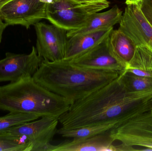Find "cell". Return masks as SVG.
<instances>
[{
  "label": "cell",
  "mask_w": 152,
  "mask_h": 151,
  "mask_svg": "<svg viewBox=\"0 0 152 151\" xmlns=\"http://www.w3.org/2000/svg\"><path fill=\"white\" fill-rule=\"evenodd\" d=\"M152 109V90L129 92L121 74L111 82L73 103L58 118L59 123L65 129L111 121L120 126Z\"/></svg>",
  "instance_id": "1"
},
{
  "label": "cell",
  "mask_w": 152,
  "mask_h": 151,
  "mask_svg": "<svg viewBox=\"0 0 152 151\" xmlns=\"http://www.w3.org/2000/svg\"><path fill=\"white\" fill-rule=\"evenodd\" d=\"M120 74L85 68L63 59H43L33 78L44 87L73 103L111 82Z\"/></svg>",
  "instance_id": "2"
},
{
  "label": "cell",
  "mask_w": 152,
  "mask_h": 151,
  "mask_svg": "<svg viewBox=\"0 0 152 151\" xmlns=\"http://www.w3.org/2000/svg\"><path fill=\"white\" fill-rule=\"evenodd\" d=\"M73 103L37 83L32 77L0 86V110L59 118Z\"/></svg>",
  "instance_id": "3"
},
{
  "label": "cell",
  "mask_w": 152,
  "mask_h": 151,
  "mask_svg": "<svg viewBox=\"0 0 152 151\" xmlns=\"http://www.w3.org/2000/svg\"><path fill=\"white\" fill-rule=\"evenodd\" d=\"M108 1L75 3L68 0H53L47 4L46 19L52 24L68 31L84 27L93 15L110 6Z\"/></svg>",
  "instance_id": "4"
},
{
  "label": "cell",
  "mask_w": 152,
  "mask_h": 151,
  "mask_svg": "<svg viewBox=\"0 0 152 151\" xmlns=\"http://www.w3.org/2000/svg\"><path fill=\"white\" fill-rule=\"evenodd\" d=\"M116 151H134L135 148H142V151H152V109L121 124L110 131Z\"/></svg>",
  "instance_id": "5"
},
{
  "label": "cell",
  "mask_w": 152,
  "mask_h": 151,
  "mask_svg": "<svg viewBox=\"0 0 152 151\" xmlns=\"http://www.w3.org/2000/svg\"><path fill=\"white\" fill-rule=\"evenodd\" d=\"M47 5L41 0H10L0 7V17L8 25H20L28 29L46 19Z\"/></svg>",
  "instance_id": "6"
},
{
  "label": "cell",
  "mask_w": 152,
  "mask_h": 151,
  "mask_svg": "<svg viewBox=\"0 0 152 151\" xmlns=\"http://www.w3.org/2000/svg\"><path fill=\"white\" fill-rule=\"evenodd\" d=\"M58 118L45 117L12 128L6 132L27 139L33 144L32 151H51V144L57 134Z\"/></svg>",
  "instance_id": "7"
},
{
  "label": "cell",
  "mask_w": 152,
  "mask_h": 151,
  "mask_svg": "<svg viewBox=\"0 0 152 151\" xmlns=\"http://www.w3.org/2000/svg\"><path fill=\"white\" fill-rule=\"evenodd\" d=\"M36 50L39 56L50 61L63 60L68 38L67 31L54 25L39 22L34 25Z\"/></svg>",
  "instance_id": "8"
},
{
  "label": "cell",
  "mask_w": 152,
  "mask_h": 151,
  "mask_svg": "<svg viewBox=\"0 0 152 151\" xmlns=\"http://www.w3.org/2000/svg\"><path fill=\"white\" fill-rule=\"evenodd\" d=\"M42 60L34 46L28 54L7 52L5 57L0 60V82H14L33 77Z\"/></svg>",
  "instance_id": "9"
},
{
  "label": "cell",
  "mask_w": 152,
  "mask_h": 151,
  "mask_svg": "<svg viewBox=\"0 0 152 151\" xmlns=\"http://www.w3.org/2000/svg\"><path fill=\"white\" fill-rule=\"evenodd\" d=\"M119 28L136 46H144L152 51V27L144 16L139 5H127Z\"/></svg>",
  "instance_id": "10"
},
{
  "label": "cell",
  "mask_w": 152,
  "mask_h": 151,
  "mask_svg": "<svg viewBox=\"0 0 152 151\" xmlns=\"http://www.w3.org/2000/svg\"><path fill=\"white\" fill-rule=\"evenodd\" d=\"M109 35L96 46L69 62L89 69L123 72L125 66L114 56L110 48Z\"/></svg>",
  "instance_id": "11"
},
{
  "label": "cell",
  "mask_w": 152,
  "mask_h": 151,
  "mask_svg": "<svg viewBox=\"0 0 152 151\" xmlns=\"http://www.w3.org/2000/svg\"><path fill=\"white\" fill-rule=\"evenodd\" d=\"M113 29V27H105L68 38L63 60L70 61L83 55L107 37Z\"/></svg>",
  "instance_id": "12"
},
{
  "label": "cell",
  "mask_w": 152,
  "mask_h": 151,
  "mask_svg": "<svg viewBox=\"0 0 152 151\" xmlns=\"http://www.w3.org/2000/svg\"><path fill=\"white\" fill-rule=\"evenodd\" d=\"M113 143L108 131L92 137L74 138L52 145L51 151H114Z\"/></svg>",
  "instance_id": "13"
},
{
  "label": "cell",
  "mask_w": 152,
  "mask_h": 151,
  "mask_svg": "<svg viewBox=\"0 0 152 151\" xmlns=\"http://www.w3.org/2000/svg\"><path fill=\"white\" fill-rule=\"evenodd\" d=\"M122 16V11L117 5H114L107 11L94 13L84 27L67 33L68 39L80 34L95 31L108 27H113L119 23Z\"/></svg>",
  "instance_id": "14"
},
{
  "label": "cell",
  "mask_w": 152,
  "mask_h": 151,
  "mask_svg": "<svg viewBox=\"0 0 152 151\" xmlns=\"http://www.w3.org/2000/svg\"><path fill=\"white\" fill-rule=\"evenodd\" d=\"M109 44L116 58L126 66L134 54L136 45L132 40L119 28L111 31L109 35Z\"/></svg>",
  "instance_id": "15"
},
{
  "label": "cell",
  "mask_w": 152,
  "mask_h": 151,
  "mask_svg": "<svg viewBox=\"0 0 152 151\" xmlns=\"http://www.w3.org/2000/svg\"><path fill=\"white\" fill-rule=\"evenodd\" d=\"M119 126L117 121H111L98 125L88 126L73 129H58L57 134L64 138H81L92 137L105 132Z\"/></svg>",
  "instance_id": "16"
},
{
  "label": "cell",
  "mask_w": 152,
  "mask_h": 151,
  "mask_svg": "<svg viewBox=\"0 0 152 151\" xmlns=\"http://www.w3.org/2000/svg\"><path fill=\"white\" fill-rule=\"evenodd\" d=\"M29 141L8 132H0V151H32Z\"/></svg>",
  "instance_id": "17"
},
{
  "label": "cell",
  "mask_w": 152,
  "mask_h": 151,
  "mask_svg": "<svg viewBox=\"0 0 152 151\" xmlns=\"http://www.w3.org/2000/svg\"><path fill=\"white\" fill-rule=\"evenodd\" d=\"M137 68L152 72V51L144 46H137L134 54L126 69Z\"/></svg>",
  "instance_id": "18"
},
{
  "label": "cell",
  "mask_w": 152,
  "mask_h": 151,
  "mask_svg": "<svg viewBox=\"0 0 152 151\" xmlns=\"http://www.w3.org/2000/svg\"><path fill=\"white\" fill-rule=\"evenodd\" d=\"M39 118L37 115L31 113L10 112L5 116L0 117V132H6L12 128Z\"/></svg>",
  "instance_id": "19"
},
{
  "label": "cell",
  "mask_w": 152,
  "mask_h": 151,
  "mask_svg": "<svg viewBox=\"0 0 152 151\" xmlns=\"http://www.w3.org/2000/svg\"><path fill=\"white\" fill-rule=\"evenodd\" d=\"M121 74L129 92H139L152 90V78L137 76L125 71Z\"/></svg>",
  "instance_id": "20"
},
{
  "label": "cell",
  "mask_w": 152,
  "mask_h": 151,
  "mask_svg": "<svg viewBox=\"0 0 152 151\" xmlns=\"http://www.w3.org/2000/svg\"><path fill=\"white\" fill-rule=\"evenodd\" d=\"M138 5L144 16L152 27V0H143Z\"/></svg>",
  "instance_id": "21"
},
{
  "label": "cell",
  "mask_w": 152,
  "mask_h": 151,
  "mask_svg": "<svg viewBox=\"0 0 152 151\" xmlns=\"http://www.w3.org/2000/svg\"><path fill=\"white\" fill-rule=\"evenodd\" d=\"M125 71L131 73L137 76L152 78V72L150 71H145L137 68H129L126 69Z\"/></svg>",
  "instance_id": "22"
},
{
  "label": "cell",
  "mask_w": 152,
  "mask_h": 151,
  "mask_svg": "<svg viewBox=\"0 0 152 151\" xmlns=\"http://www.w3.org/2000/svg\"><path fill=\"white\" fill-rule=\"evenodd\" d=\"M7 26H8V25L5 22H4L3 20L0 17V43L1 42L4 31Z\"/></svg>",
  "instance_id": "23"
},
{
  "label": "cell",
  "mask_w": 152,
  "mask_h": 151,
  "mask_svg": "<svg viewBox=\"0 0 152 151\" xmlns=\"http://www.w3.org/2000/svg\"><path fill=\"white\" fill-rule=\"evenodd\" d=\"M68 1L73 2L75 3L81 4L88 3L94 2L107 1V0H68Z\"/></svg>",
  "instance_id": "24"
},
{
  "label": "cell",
  "mask_w": 152,
  "mask_h": 151,
  "mask_svg": "<svg viewBox=\"0 0 152 151\" xmlns=\"http://www.w3.org/2000/svg\"><path fill=\"white\" fill-rule=\"evenodd\" d=\"M143 0H126V4H137L138 5Z\"/></svg>",
  "instance_id": "25"
},
{
  "label": "cell",
  "mask_w": 152,
  "mask_h": 151,
  "mask_svg": "<svg viewBox=\"0 0 152 151\" xmlns=\"http://www.w3.org/2000/svg\"><path fill=\"white\" fill-rule=\"evenodd\" d=\"M10 0H0V7L3 4H4L5 3L7 2L8 1Z\"/></svg>",
  "instance_id": "26"
}]
</instances>
